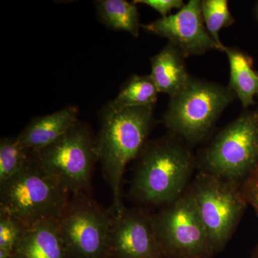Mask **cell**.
<instances>
[{
    "label": "cell",
    "mask_w": 258,
    "mask_h": 258,
    "mask_svg": "<svg viewBox=\"0 0 258 258\" xmlns=\"http://www.w3.org/2000/svg\"><path fill=\"white\" fill-rule=\"evenodd\" d=\"M57 222L69 258H111L112 213L90 193L71 195Z\"/></svg>",
    "instance_id": "7"
},
{
    "label": "cell",
    "mask_w": 258,
    "mask_h": 258,
    "mask_svg": "<svg viewBox=\"0 0 258 258\" xmlns=\"http://www.w3.org/2000/svg\"><path fill=\"white\" fill-rule=\"evenodd\" d=\"M27 228L18 220L0 215V253L10 258Z\"/></svg>",
    "instance_id": "20"
},
{
    "label": "cell",
    "mask_w": 258,
    "mask_h": 258,
    "mask_svg": "<svg viewBox=\"0 0 258 258\" xmlns=\"http://www.w3.org/2000/svg\"><path fill=\"white\" fill-rule=\"evenodd\" d=\"M189 187L208 232L212 257L230 240L247 203L240 181L205 171L197 175Z\"/></svg>",
    "instance_id": "5"
},
{
    "label": "cell",
    "mask_w": 258,
    "mask_h": 258,
    "mask_svg": "<svg viewBox=\"0 0 258 258\" xmlns=\"http://www.w3.org/2000/svg\"><path fill=\"white\" fill-rule=\"evenodd\" d=\"M204 23L220 50L225 51L226 46L220 38V32L235 23V19L229 9L227 0H203L201 1Z\"/></svg>",
    "instance_id": "19"
},
{
    "label": "cell",
    "mask_w": 258,
    "mask_h": 258,
    "mask_svg": "<svg viewBox=\"0 0 258 258\" xmlns=\"http://www.w3.org/2000/svg\"><path fill=\"white\" fill-rule=\"evenodd\" d=\"M200 258H212V257H200Z\"/></svg>",
    "instance_id": "23"
},
{
    "label": "cell",
    "mask_w": 258,
    "mask_h": 258,
    "mask_svg": "<svg viewBox=\"0 0 258 258\" xmlns=\"http://www.w3.org/2000/svg\"><path fill=\"white\" fill-rule=\"evenodd\" d=\"M241 189L244 200L253 207L258 216V167L244 179ZM252 258H258V244L252 252Z\"/></svg>",
    "instance_id": "21"
},
{
    "label": "cell",
    "mask_w": 258,
    "mask_h": 258,
    "mask_svg": "<svg viewBox=\"0 0 258 258\" xmlns=\"http://www.w3.org/2000/svg\"><path fill=\"white\" fill-rule=\"evenodd\" d=\"M152 217L166 258L211 257L208 232L189 186L174 203Z\"/></svg>",
    "instance_id": "9"
},
{
    "label": "cell",
    "mask_w": 258,
    "mask_h": 258,
    "mask_svg": "<svg viewBox=\"0 0 258 258\" xmlns=\"http://www.w3.org/2000/svg\"><path fill=\"white\" fill-rule=\"evenodd\" d=\"M10 258H69L57 220L28 227Z\"/></svg>",
    "instance_id": "13"
},
{
    "label": "cell",
    "mask_w": 258,
    "mask_h": 258,
    "mask_svg": "<svg viewBox=\"0 0 258 258\" xmlns=\"http://www.w3.org/2000/svg\"><path fill=\"white\" fill-rule=\"evenodd\" d=\"M131 195L140 203L168 205L186 191L195 166L191 151L175 136L149 142L139 156Z\"/></svg>",
    "instance_id": "2"
},
{
    "label": "cell",
    "mask_w": 258,
    "mask_h": 258,
    "mask_svg": "<svg viewBox=\"0 0 258 258\" xmlns=\"http://www.w3.org/2000/svg\"><path fill=\"white\" fill-rule=\"evenodd\" d=\"M154 106L120 108L111 102L102 110L101 128L96 139L98 161L112 195V214L124 205L121 182L125 167L138 157L155 123Z\"/></svg>",
    "instance_id": "1"
},
{
    "label": "cell",
    "mask_w": 258,
    "mask_h": 258,
    "mask_svg": "<svg viewBox=\"0 0 258 258\" xmlns=\"http://www.w3.org/2000/svg\"><path fill=\"white\" fill-rule=\"evenodd\" d=\"M159 93L150 74L133 75L123 84L111 103L120 108L155 106Z\"/></svg>",
    "instance_id": "17"
},
{
    "label": "cell",
    "mask_w": 258,
    "mask_h": 258,
    "mask_svg": "<svg viewBox=\"0 0 258 258\" xmlns=\"http://www.w3.org/2000/svg\"><path fill=\"white\" fill-rule=\"evenodd\" d=\"M79 109L64 107L50 114L37 117L18 136L25 149L34 153L55 143L79 122Z\"/></svg>",
    "instance_id": "12"
},
{
    "label": "cell",
    "mask_w": 258,
    "mask_h": 258,
    "mask_svg": "<svg viewBox=\"0 0 258 258\" xmlns=\"http://www.w3.org/2000/svg\"><path fill=\"white\" fill-rule=\"evenodd\" d=\"M100 22L111 30H123L139 36V13L135 3L125 0H98L95 2Z\"/></svg>",
    "instance_id": "16"
},
{
    "label": "cell",
    "mask_w": 258,
    "mask_h": 258,
    "mask_svg": "<svg viewBox=\"0 0 258 258\" xmlns=\"http://www.w3.org/2000/svg\"><path fill=\"white\" fill-rule=\"evenodd\" d=\"M111 258H166L158 242L152 215L142 208L123 207L112 214Z\"/></svg>",
    "instance_id": "10"
},
{
    "label": "cell",
    "mask_w": 258,
    "mask_h": 258,
    "mask_svg": "<svg viewBox=\"0 0 258 258\" xmlns=\"http://www.w3.org/2000/svg\"><path fill=\"white\" fill-rule=\"evenodd\" d=\"M184 55L172 44L168 43L151 59L152 76L159 93L170 98L179 94L191 81Z\"/></svg>",
    "instance_id": "14"
},
{
    "label": "cell",
    "mask_w": 258,
    "mask_h": 258,
    "mask_svg": "<svg viewBox=\"0 0 258 258\" xmlns=\"http://www.w3.org/2000/svg\"><path fill=\"white\" fill-rule=\"evenodd\" d=\"M170 98L164 116L166 128L175 137L198 144L236 96L229 87L192 77L182 91Z\"/></svg>",
    "instance_id": "4"
},
{
    "label": "cell",
    "mask_w": 258,
    "mask_h": 258,
    "mask_svg": "<svg viewBox=\"0 0 258 258\" xmlns=\"http://www.w3.org/2000/svg\"><path fill=\"white\" fill-rule=\"evenodd\" d=\"M230 64V79L228 87L240 99L244 108L254 103L258 96V74L252 69V59L238 49L226 47Z\"/></svg>",
    "instance_id": "15"
},
{
    "label": "cell",
    "mask_w": 258,
    "mask_h": 258,
    "mask_svg": "<svg viewBox=\"0 0 258 258\" xmlns=\"http://www.w3.org/2000/svg\"><path fill=\"white\" fill-rule=\"evenodd\" d=\"M32 154L40 167L71 195L90 193L98 157L96 139L86 125L78 122L55 143Z\"/></svg>",
    "instance_id": "6"
},
{
    "label": "cell",
    "mask_w": 258,
    "mask_h": 258,
    "mask_svg": "<svg viewBox=\"0 0 258 258\" xmlns=\"http://www.w3.org/2000/svg\"><path fill=\"white\" fill-rule=\"evenodd\" d=\"M141 27L149 33L165 37L185 57L220 50L204 23L200 0H190L175 14Z\"/></svg>",
    "instance_id": "11"
},
{
    "label": "cell",
    "mask_w": 258,
    "mask_h": 258,
    "mask_svg": "<svg viewBox=\"0 0 258 258\" xmlns=\"http://www.w3.org/2000/svg\"><path fill=\"white\" fill-rule=\"evenodd\" d=\"M136 5L142 4L147 5L152 9L160 13L161 18H165L173 10L181 9L184 6L182 0H134Z\"/></svg>",
    "instance_id": "22"
},
{
    "label": "cell",
    "mask_w": 258,
    "mask_h": 258,
    "mask_svg": "<svg viewBox=\"0 0 258 258\" xmlns=\"http://www.w3.org/2000/svg\"><path fill=\"white\" fill-rule=\"evenodd\" d=\"M71 194L34 159L13 178L0 184V215L27 227L45 220H58Z\"/></svg>",
    "instance_id": "3"
},
{
    "label": "cell",
    "mask_w": 258,
    "mask_h": 258,
    "mask_svg": "<svg viewBox=\"0 0 258 258\" xmlns=\"http://www.w3.org/2000/svg\"><path fill=\"white\" fill-rule=\"evenodd\" d=\"M31 159L32 152L23 147L18 137L2 139L0 142V184L23 170Z\"/></svg>",
    "instance_id": "18"
},
{
    "label": "cell",
    "mask_w": 258,
    "mask_h": 258,
    "mask_svg": "<svg viewBox=\"0 0 258 258\" xmlns=\"http://www.w3.org/2000/svg\"><path fill=\"white\" fill-rule=\"evenodd\" d=\"M203 171L240 181L258 167V111L247 112L219 132L204 152Z\"/></svg>",
    "instance_id": "8"
},
{
    "label": "cell",
    "mask_w": 258,
    "mask_h": 258,
    "mask_svg": "<svg viewBox=\"0 0 258 258\" xmlns=\"http://www.w3.org/2000/svg\"><path fill=\"white\" fill-rule=\"evenodd\" d=\"M257 74H258V72H257Z\"/></svg>",
    "instance_id": "24"
}]
</instances>
